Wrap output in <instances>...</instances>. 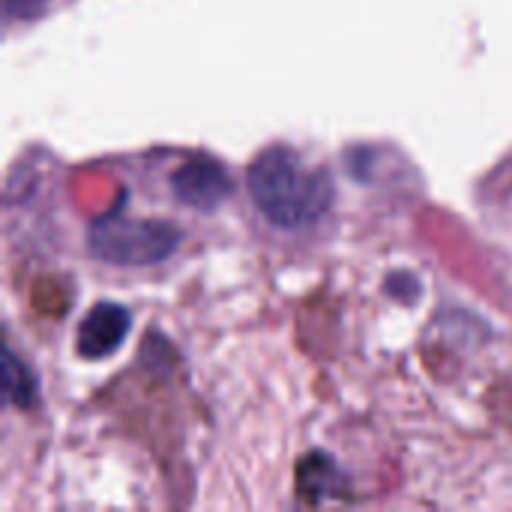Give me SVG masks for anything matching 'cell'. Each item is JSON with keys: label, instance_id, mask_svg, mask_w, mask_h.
Segmentation results:
<instances>
[{"label": "cell", "instance_id": "cell-6", "mask_svg": "<svg viewBox=\"0 0 512 512\" xmlns=\"http://www.w3.org/2000/svg\"><path fill=\"white\" fill-rule=\"evenodd\" d=\"M3 387H6V399L15 405V408H30L33 402H36V393H39V387H36V378H33V372L15 357V351H9L6 348V357H3Z\"/></svg>", "mask_w": 512, "mask_h": 512}, {"label": "cell", "instance_id": "cell-5", "mask_svg": "<svg viewBox=\"0 0 512 512\" xmlns=\"http://www.w3.org/2000/svg\"><path fill=\"white\" fill-rule=\"evenodd\" d=\"M300 495L312 504H321L324 498L336 495L339 489V468L324 456V453H312L309 459H303L300 465Z\"/></svg>", "mask_w": 512, "mask_h": 512}, {"label": "cell", "instance_id": "cell-2", "mask_svg": "<svg viewBox=\"0 0 512 512\" xmlns=\"http://www.w3.org/2000/svg\"><path fill=\"white\" fill-rule=\"evenodd\" d=\"M183 243V231L162 219H132L120 207L93 219L87 249L114 267H153L168 261Z\"/></svg>", "mask_w": 512, "mask_h": 512}, {"label": "cell", "instance_id": "cell-3", "mask_svg": "<svg viewBox=\"0 0 512 512\" xmlns=\"http://www.w3.org/2000/svg\"><path fill=\"white\" fill-rule=\"evenodd\" d=\"M171 192L180 204L201 210V213H213L234 192V180L222 162L201 153V156L186 159L171 174Z\"/></svg>", "mask_w": 512, "mask_h": 512}, {"label": "cell", "instance_id": "cell-4", "mask_svg": "<svg viewBox=\"0 0 512 512\" xmlns=\"http://www.w3.org/2000/svg\"><path fill=\"white\" fill-rule=\"evenodd\" d=\"M132 330V312L120 303H96L75 330V351L84 360H105L126 342Z\"/></svg>", "mask_w": 512, "mask_h": 512}, {"label": "cell", "instance_id": "cell-1", "mask_svg": "<svg viewBox=\"0 0 512 512\" xmlns=\"http://www.w3.org/2000/svg\"><path fill=\"white\" fill-rule=\"evenodd\" d=\"M246 189L255 210L276 228L300 231L327 216L336 198L330 174L318 165H309L291 147L261 150L249 171Z\"/></svg>", "mask_w": 512, "mask_h": 512}]
</instances>
